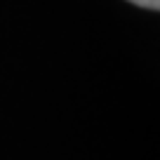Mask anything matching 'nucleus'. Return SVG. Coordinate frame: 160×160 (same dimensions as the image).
<instances>
[{"label":"nucleus","mask_w":160,"mask_h":160,"mask_svg":"<svg viewBox=\"0 0 160 160\" xmlns=\"http://www.w3.org/2000/svg\"><path fill=\"white\" fill-rule=\"evenodd\" d=\"M130 2H134L139 7H146V10H158L160 7V0H130Z\"/></svg>","instance_id":"obj_1"}]
</instances>
